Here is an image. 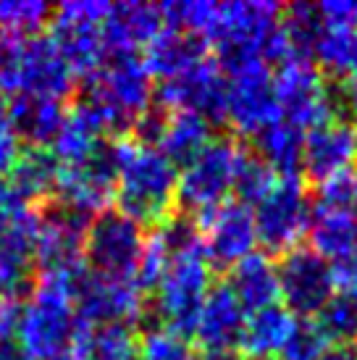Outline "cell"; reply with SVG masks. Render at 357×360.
<instances>
[{"mask_svg": "<svg viewBox=\"0 0 357 360\" xmlns=\"http://www.w3.org/2000/svg\"><path fill=\"white\" fill-rule=\"evenodd\" d=\"M79 329L69 281L37 276L19 308L16 347L32 360H58L71 352Z\"/></svg>", "mask_w": 357, "mask_h": 360, "instance_id": "1", "label": "cell"}, {"mask_svg": "<svg viewBox=\"0 0 357 360\" xmlns=\"http://www.w3.org/2000/svg\"><path fill=\"white\" fill-rule=\"evenodd\" d=\"M178 169L158 148L137 145L126 140L124 158H121L119 179H116V198L119 213L137 221L139 226H158L169 219L176 205Z\"/></svg>", "mask_w": 357, "mask_h": 360, "instance_id": "2", "label": "cell"}, {"mask_svg": "<svg viewBox=\"0 0 357 360\" xmlns=\"http://www.w3.org/2000/svg\"><path fill=\"white\" fill-rule=\"evenodd\" d=\"M210 287H213V269L208 266L202 250L171 258L150 300L158 326H166L189 340L195 334L200 308Z\"/></svg>", "mask_w": 357, "mask_h": 360, "instance_id": "3", "label": "cell"}, {"mask_svg": "<svg viewBox=\"0 0 357 360\" xmlns=\"http://www.w3.org/2000/svg\"><path fill=\"white\" fill-rule=\"evenodd\" d=\"M124 148L126 137H103L84 160L60 166L53 200L87 219L110 210V202L116 198V179H119Z\"/></svg>", "mask_w": 357, "mask_h": 360, "instance_id": "4", "label": "cell"}, {"mask_svg": "<svg viewBox=\"0 0 357 360\" xmlns=\"http://www.w3.org/2000/svg\"><path fill=\"white\" fill-rule=\"evenodd\" d=\"M87 216L50 200L40 208V229L34 240V271L45 279L74 284L87 271L84 240L89 229Z\"/></svg>", "mask_w": 357, "mask_h": 360, "instance_id": "5", "label": "cell"}, {"mask_svg": "<svg viewBox=\"0 0 357 360\" xmlns=\"http://www.w3.org/2000/svg\"><path fill=\"white\" fill-rule=\"evenodd\" d=\"M239 145L228 137H213L197 158L181 166L176 181V205L189 219H202L205 213L228 202L234 190Z\"/></svg>", "mask_w": 357, "mask_h": 360, "instance_id": "6", "label": "cell"}, {"mask_svg": "<svg viewBox=\"0 0 357 360\" xmlns=\"http://www.w3.org/2000/svg\"><path fill=\"white\" fill-rule=\"evenodd\" d=\"M108 8L105 0H69L53 8L48 37L82 82L89 79L108 56L100 30Z\"/></svg>", "mask_w": 357, "mask_h": 360, "instance_id": "7", "label": "cell"}, {"mask_svg": "<svg viewBox=\"0 0 357 360\" xmlns=\"http://www.w3.org/2000/svg\"><path fill=\"white\" fill-rule=\"evenodd\" d=\"M273 92L281 119L302 131L339 119L342 95L328 84L326 74L313 60H284L273 74Z\"/></svg>", "mask_w": 357, "mask_h": 360, "instance_id": "8", "label": "cell"}, {"mask_svg": "<svg viewBox=\"0 0 357 360\" xmlns=\"http://www.w3.org/2000/svg\"><path fill=\"white\" fill-rule=\"evenodd\" d=\"M258 245L266 255H284L308 237L310 195L302 176H278L266 198L252 210Z\"/></svg>", "mask_w": 357, "mask_h": 360, "instance_id": "9", "label": "cell"}, {"mask_svg": "<svg viewBox=\"0 0 357 360\" xmlns=\"http://www.w3.org/2000/svg\"><path fill=\"white\" fill-rule=\"evenodd\" d=\"M148 231L137 221L126 219L119 210H105L89 221L84 240V260L92 274L108 279L134 281L139 258L145 252Z\"/></svg>", "mask_w": 357, "mask_h": 360, "instance_id": "10", "label": "cell"}, {"mask_svg": "<svg viewBox=\"0 0 357 360\" xmlns=\"http://www.w3.org/2000/svg\"><path fill=\"white\" fill-rule=\"evenodd\" d=\"M71 297L77 319L84 326H108V323H142L148 321L150 297L137 287V281L108 279L84 271L71 284Z\"/></svg>", "mask_w": 357, "mask_h": 360, "instance_id": "11", "label": "cell"}, {"mask_svg": "<svg viewBox=\"0 0 357 360\" xmlns=\"http://www.w3.org/2000/svg\"><path fill=\"white\" fill-rule=\"evenodd\" d=\"M82 87L95 92L126 131H131V124L139 113L152 105L155 95L152 77L139 53H108L103 66L82 82Z\"/></svg>", "mask_w": 357, "mask_h": 360, "instance_id": "12", "label": "cell"}, {"mask_svg": "<svg viewBox=\"0 0 357 360\" xmlns=\"http://www.w3.org/2000/svg\"><path fill=\"white\" fill-rule=\"evenodd\" d=\"M226 101L228 79L213 58L200 60L197 66L181 71L171 79H163L152 95V103L163 110L195 113L213 127L226 124Z\"/></svg>", "mask_w": 357, "mask_h": 360, "instance_id": "13", "label": "cell"}, {"mask_svg": "<svg viewBox=\"0 0 357 360\" xmlns=\"http://www.w3.org/2000/svg\"><path fill=\"white\" fill-rule=\"evenodd\" d=\"M278 300L294 319H316L337 295L334 266L310 248H294L276 263Z\"/></svg>", "mask_w": 357, "mask_h": 360, "instance_id": "14", "label": "cell"}, {"mask_svg": "<svg viewBox=\"0 0 357 360\" xmlns=\"http://www.w3.org/2000/svg\"><path fill=\"white\" fill-rule=\"evenodd\" d=\"M197 226L200 240H202V255L210 269L231 271L239 260L255 252V245H258L255 219H252V210L242 202H223L221 208L197 219Z\"/></svg>", "mask_w": 357, "mask_h": 360, "instance_id": "15", "label": "cell"}, {"mask_svg": "<svg viewBox=\"0 0 357 360\" xmlns=\"http://www.w3.org/2000/svg\"><path fill=\"white\" fill-rule=\"evenodd\" d=\"M40 208H21L0 229V300L24 302L34 287V240Z\"/></svg>", "mask_w": 357, "mask_h": 360, "instance_id": "16", "label": "cell"}, {"mask_svg": "<svg viewBox=\"0 0 357 360\" xmlns=\"http://www.w3.org/2000/svg\"><path fill=\"white\" fill-rule=\"evenodd\" d=\"M278 119L281 110L273 92L271 66H255L228 77L226 124H231L245 137H255Z\"/></svg>", "mask_w": 357, "mask_h": 360, "instance_id": "17", "label": "cell"}, {"mask_svg": "<svg viewBox=\"0 0 357 360\" xmlns=\"http://www.w3.org/2000/svg\"><path fill=\"white\" fill-rule=\"evenodd\" d=\"M357 163V131L344 119H331L316 129L305 131L302 171L310 181H320L355 171Z\"/></svg>", "mask_w": 357, "mask_h": 360, "instance_id": "18", "label": "cell"}, {"mask_svg": "<svg viewBox=\"0 0 357 360\" xmlns=\"http://www.w3.org/2000/svg\"><path fill=\"white\" fill-rule=\"evenodd\" d=\"M74 90H77V77L48 34L27 37L21 48L19 92L63 103L69 95H74Z\"/></svg>", "mask_w": 357, "mask_h": 360, "instance_id": "19", "label": "cell"}, {"mask_svg": "<svg viewBox=\"0 0 357 360\" xmlns=\"http://www.w3.org/2000/svg\"><path fill=\"white\" fill-rule=\"evenodd\" d=\"M245 321H247V313L234 297V292L228 290L226 281H219L210 287L202 300L192 337L200 342L202 352L231 355V350H239Z\"/></svg>", "mask_w": 357, "mask_h": 360, "instance_id": "20", "label": "cell"}, {"mask_svg": "<svg viewBox=\"0 0 357 360\" xmlns=\"http://www.w3.org/2000/svg\"><path fill=\"white\" fill-rule=\"evenodd\" d=\"M103 45L105 53H139L160 30V6L152 3H110L103 19Z\"/></svg>", "mask_w": 357, "mask_h": 360, "instance_id": "21", "label": "cell"}, {"mask_svg": "<svg viewBox=\"0 0 357 360\" xmlns=\"http://www.w3.org/2000/svg\"><path fill=\"white\" fill-rule=\"evenodd\" d=\"M142 63L150 71V77H158L160 82L176 77L181 71L197 66L200 60L210 58V45L205 37L181 30H163L142 48Z\"/></svg>", "mask_w": 357, "mask_h": 360, "instance_id": "22", "label": "cell"}, {"mask_svg": "<svg viewBox=\"0 0 357 360\" xmlns=\"http://www.w3.org/2000/svg\"><path fill=\"white\" fill-rule=\"evenodd\" d=\"M6 108H8V121L16 137L27 148H50L69 113L66 103L27 95V92L13 95Z\"/></svg>", "mask_w": 357, "mask_h": 360, "instance_id": "23", "label": "cell"}, {"mask_svg": "<svg viewBox=\"0 0 357 360\" xmlns=\"http://www.w3.org/2000/svg\"><path fill=\"white\" fill-rule=\"evenodd\" d=\"M60 163L50 148H21L8 176V187L24 205H45L56 195Z\"/></svg>", "mask_w": 357, "mask_h": 360, "instance_id": "24", "label": "cell"}, {"mask_svg": "<svg viewBox=\"0 0 357 360\" xmlns=\"http://www.w3.org/2000/svg\"><path fill=\"white\" fill-rule=\"evenodd\" d=\"M310 250L331 266L357 255V208H316L310 205Z\"/></svg>", "mask_w": 357, "mask_h": 360, "instance_id": "25", "label": "cell"}, {"mask_svg": "<svg viewBox=\"0 0 357 360\" xmlns=\"http://www.w3.org/2000/svg\"><path fill=\"white\" fill-rule=\"evenodd\" d=\"M228 290L234 292L245 313H255L278 302L276 260L266 252H252L228 271Z\"/></svg>", "mask_w": 357, "mask_h": 360, "instance_id": "26", "label": "cell"}, {"mask_svg": "<svg viewBox=\"0 0 357 360\" xmlns=\"http://www.w3.org/2000/svg\"><path fill=\"white\" fill-rule=\"evenodd\" d=\"M294 321L297 319L281 302L255 310V313H247L242 342H239L242 355L247 360H276L278 350L284 347L289 331L294 326Z\"/></svg>", "mask_w": 357, "mask_h": 360, "instance_id": "27", "label": "cell"}, {"mask_svg": "<svg viewBox=\"0 0 357 360\" xmlns=\"http://www.w3.org/2000/svg\"><path fill=\"white\" fill-rule=\"evenodd\" d=\"M213 137H216L213 124H208L202 116L176 110V113H169V121L155 148L178 169V166H187L192 158H197L213 142Z\"/></svg>", "mask_w": 357, "mask_h": 360, "instance_id": "28", "label": "cell"}, {"mask_svg": "<svg viewBox=\"0 0 357 360\" xmlns=\"http://www.w3.org/2000/svg\"><path fill=\"white\" fill-rule=\"evenodd\" d=\"M255 148L260 158L266 160L278 176H297L302 171V148H305V131L294 124L278 119L255 137Z\"/></svg>", "mask_w": 357, "mask_h": 360, "instance_id": "29", "label": "cell"}, {"mask_svg": "<svg viewBox=\"0 0 357 360\" xmlns=\"http://www.w3.org/2000/svg\"><path fill=\"white\" fill-rule=\"evenodd\" d=\"M77 360H137V331L126 323L84 326L74 340Z\"/></svg>", "mask_w": 357, "mask_h": 360, "instance_id": "30", "label": "cell"}, {"mask_svg": "<svg viewBox=\"0 0 357 360\" xmlns=\"http://www.w3.org/2000/svg\"><path fill=\"white\" fill-rule=\"evenodd\" d=\"M313 63L331 77L357 74V27L323 24L320 40L313 53Z\"/></svg>", "mask_w": 357, "mask_h": 360, "instance_id": "31", "label": "cell"}, {"mask_svg": "<svg viewBox=\"0 0 357 360\" xmlns=\"http://www.w3.org/2000/svg\"><path fill=\"white\" fill-rule=\"evenodd\" d=\"M281 32L289 48V60H313L316 45L323 32L320 11L313 3H292L281 8Z\"/></svg>", "mask_w": 357, "mask_h": 360, "instance_id": "32", "label": "cell"}, {"mask_svg": "<svg viewBox=\"0 0 357 360\" xmlns=\"http://www.w3.org/2000/svg\"><path fill=\"white\" fill-rule=\"evenodd\" d=\"M276 171L271 169L252 148H239L237 169H234V190H231L237 195V202L247 205V208L258 205L271 192V187L276 184Z\"/></svg>", "mask_w": 357, "mask_h": 360, "instance_id": "33", "label": "cell"}, {"mask_svg": "<svg viewBox=\"0 0 357 360\" xmlns=\"http://www.w3.org/2000/svg\"><path fill=\"white\" fill-rule=\"evenodd\" d=\"M221 3H210V0H171L160 6V16H163V27L181 32H192L208 40V34L216 27L219 19Z\"/></svg>", "mask_w": 357, "mask_h": 360, "instance_id": "34", "label": "cell"}, {"mask_svg": "<svg viewBox=\"0 0 357 360\" xmlns=\"http://www.w3.org/2000/svg\"><path fill=\"white\" fill-rule=\"evenodd\" d=\"M100 140H103V137L89 127L87 121L82 119L79 113L69 110L63 127H60V131L56 134L53 145H50V150L58 158L60 166H71V163H79V160L87 158L89 153L95 150V145H98Z\"/></svg>", "mask_w": 357, "mask_h": 360, "instance_id": "35", "label": "cell"}, {"mask_svg": "<svg viewBox=\"0 0 357 360\" xmlns=\"http://www.w3.org/2000/svg\"><path fill=\"white\" fill-rule=\"evenodd\" d=\"M53 16V6L42 0H0V32L13 37H34Z\"/></svg>", "mask_w": 357, "mask_h": 360, "instance_id": "36", "label": "cell"}, {"mask_svg": "<svg viewBox=\"0 0 357 360\" xmlns=\"http://www.w3.org/2000/svg\"><path fill=\"white\" fill-rule=\"evenodd\" d=\"M328 345H357V300L337 292L316 319Z\"/></svg>", "mask_w": 357, "mask_h": 360, "instance_id": "37", "label": "cell"}, {"mask_svg": "<svg viewBox=\"0 0 357 360\" xmlns=\"http://www.w3.org/2000/svg\"><path fill=\"white\" fill-rule=\"evenodd\" d=\"M326 347L328 340L323 337V331L318 329L316 321L297 319L292 331H289L287 342H284V347L278 350L276 360H320Z\"/></svg>", "mask_w": 357, "mask_h": 360, "instance_id": "38", "label": "cell"}, {"mask_svg": "<svg viewBox=\"0 0 357 360\" xmlns=\"http://www.w3.org/2000/svg\"><path fill=\"white\" fill-rule=\"evenodd\" d=\"M137 360H192L189 340L166 326H152L145 331L137 342Z\"/></svg>", "mask_w": 357, "mask_h": 360, "instance_id": "39", "label": "cell"}, {"mask_svg": "<svg viewBox=\"0 0 357 360\" xmlns=\"http://www.w3.org/2000/svg\"><path fill=\"white\" fill-rule=\"evenodd\" d=\"M310 205L316 208H357V171L320 181Z\"/></svg>", "mask_w": 357, "mask_h": 360, "instance_id": "40", "label": "cell"}, {"mask_svg": "<svg viewBox=\"0 0 357 360\" xmlns=\"http://www.w3.org/2000/svg\"><path fill=\"white\" fill-rule=\"evenodd\" d=\"M21 48H24V37H13V34L0 32V98L19 95Z\"/></svg>", "mask_w": 357, "mask_h": 360, "instance_id": "41", "label": "cell"}, {"mask_svg": "<svg viewBox=\"0 0 357 360\" xmlns=\"http://www.w3.org/2000/svg\"><path fill=\"white\" fill-rule=\"evenodd\" d=\"M19 150H21V142H19V137H16L13 127H11L8 108H6V103L0 98V179L11 171Z\"/></svg>", "mask_w": 357, "mask_h": 360, "instance_id": "42", "label": "cell"}, {"mask_svg": "<svg viewBox=\"0 0 357 360\" xmlns=\"http://www.w3.org/2000/svg\"><path fill=\"white\" fill-rule=\"evenodd\" d=\"M323 24L357 27V0H326L318 6Z\"/></svg>", "mask_w": 357, "mask_h": 360, "instance_id": "43", "label": "cell"}, {"mask_svg": "<svg viewBox=\"0 0 357 360\" xmlns=\"http://www.w3.org/2000/svg\"><path fill=\"white\" fill-rule=\"evenodd\" d=\"M334 279H337V292L357 300V255L334 263Z\"/></svg>", "mask_w": 357, "mask_h": 360, "instance_id": "44", "label": "cell"}, {"mask_svg": "<svg viewBox=\"0 0 357 360\" xmlns=\"http://www.w3.org/2000/svg\"><path fill=\"white\" fill-rule=\"evenodd\" d=\"M19 300H0V350L13 345L16 321H19Z\"/></svg>", "mask_w": 357, "mask_h": 360, "instance_id": "45", "label": "cell"}, {"mask_svg": "<svg viewBox=\"0 0 357 360\" xmlns=\"http://www.w3.org/2000/svg\"><path fill=\"white\" fill-rule=\"evenodd\" d=\"M21 208H27V205L13 195V190L8 187V181L0 179V229H3Z\"/></svg>", "mask_w": 357, "mask_h": 360, "instance_id": "46", "label": "cell"}, {"mask_svg": "<svg viewBox=\"0 0 357 360\" xmlns=\"http://www.w3.org/2000/svg\"><path fill=\"white\" fill-rule=\"evenodd\" d=\"M342 101L347 105L349 110V124H352V129L357 131V74H352L347 82V87L342 92Z\"/></svg>", "mask_w": 357, "mask_h": 360, "instance_id": "47", "label": "cell"}, {"mask_svg": "<svg viewBox=\"0 0 357 360\" xmlns=\"http://www.w3.org/2000/svg\"><path fill=\"white\" fill-rule=\"evenodd\" d=\"M320 360H357V345H328Z\"/></svg>", "mask_w": 357, "mask_h": 360, "instance_id": "48", "label": "cell"}, {"mask_svg": "<svg viewBox=\"0 0 357 360\" xmlns=\"http://www.w3.org/2000/svg\"><path fill=\"white\" fill-rule=\"evenodd\" d=\"M0 360H32V358H27L16 345H8V347L0 350Z\"/></svg>", "mask_w": 357, "mask_h": 360, "instance_id": "49", "label": "cell"}, {"mask_svg": "<svg viewBox=\"0 0 357 360\" xmlns=\"http://www.w3.org/2000/svg\"><path fill=\"white\" fill-rule=\"evenodd\" d=\"M192 360H234L231 355H210V352H200V355H192Z\"/></svg>", "mask_w": 357, "mask_h": 360, "instance_id": "50", "label": "cell"}]
</instances>
